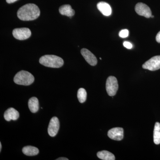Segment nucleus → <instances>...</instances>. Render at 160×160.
Instances as JSON below:
<instances>
[{
  "mask_svg": "<svg viewBox=\"0 0 160 160\" xmlns=\"http://www.w3.org/2000/svg\"><path fill=\"white\" fill-rule=\"evenodd\" d=\"M100 60H102V58H100Z\"/></svg>",
  "mask_w": 160,
  "mask_h": 160,
  "instance_id": "nucleus-26",
  "label": "nucleus"
},
{
  "mask_svg": "<svg viewBox=\"0 0 160 160\" xmlns=\"http://www.w3.org/2000/svg\"><path fill=\"white\" fill-rule=\"evenodd\" d=\"M60 128V123L57 117L52 118L49 122L48 128V132L52 137L55 136L57 134Z\"/></svg>",
  "mask_w": 160,
  "mask_h": 160,
  "instance_id": "nucleus-8",
  "label": "nucleus"
},
{
  "mask_svg": "<svg viewBox=\"0 0 160 160\" xmlns=\"http://www.w3.org/2000/svg\"><path fill=\"white\" fill-rule=\"evenodd\" d=\"M19 116V113L16 109L13 108H10L5 111L4 117L6 121L9 122L11 120L15 121L17 120Z\"/></svg>",
  "mask_w": 160,
  "mask_h": 160,
  "instance_id": "nucleus-11",
  "label": "nucleus"
},
{
  "mask_svg": "<svg viewBox=\"0 0 160 160\" xmlns=\"http://www.w3.org/2000/svg\"><path fill=\"white\" fill-rule=\"evenodd\" d=\"M68 158H59L57 159L56 160H68Z\"/></svg>",
  "mask_w": 160,
  "mask_h": 160,
  "instance_id": "nucleus-23",
  "label": "nucleus"
},
{
  "mask_svg": "<svg viewBox=\"0 0 160 160\" xmlns=\"http://www.w3.org/2000/svg\"><path fill=\"white\" fill-rule=\"evenodd\" d=\"M59 11L62 15L66 16L71 18L75 14V11L72 8L71 6L69 5H64L61 6L59 9Z\"/></svg>",
  "mask_w": 160,
  "mask_h": 160,
  "instance_id": "nucleus-13",
  "label": "nucleus"
},
{
  "mask_svg": "<svg viewBox=\"0 0 160 160\" xmlns=\"http://www.w3.org/2000/svg\"><path fill=\"white\" fill-rule=\"evenodd\" d=\"M142 68L150 71H155L160 69V56L152 58L143 64Z\"/></svg>",
  "mask_w": 160,
  "mask_h": 160,
  "instance_id": "nucleus-5",
  "label": "nucleus"
},
{
  "mask_svg": "<svg viewBox=\"0 0 160 160\" xmlns=\"http://www.w3.org/2000/svg\"><path fill=\"white\" fill-rule=\"evenodd\" d=\"M98 157L103 160H114L115 159L114 155L106 150L99 151L97 153Z\"/></svg>",
  "mask_w": 160,
  "mask_h": 160,
  "instance_id": "nucleus-16",
  "label": "nucleus"
},
{
  "mask_svg": "<svg viewBox=\"0 0 160 160\" xmlns=\"http://www.w3.org/2000/svg\"><path fill=\"white\" fill-rule=\"evenodd\" d=\"M129 33V31H128V30H127V29H122V30H121V31L120 32L119 35L120 37L126 38L128 36Z\"/></svg>",
  "mask_w": 160,
  "mask_h": 160,
  "instance_id": "nucleus-19",
  "label": "nucleus"
},
{
  "mask_svg": "<svg viewBox=\"0 0 160 160\" xmlns=\"http://www.w3.org/2000/svg\"><path fill=\"white\" fill-rule=\"evenodd\" d=\"M39 62L43 66L53 68H60L64 64V61L62 58L53 55L43 56L40 58Z\"/></svg>",
  "mask_w": 160,
  "mask_h": 160,
  "instance_id": "nucleus-2",
  "label": "nucleus"
},
{
  "mask_svg": "<svg viewBox=\"0 0 160 160\" xmlns=\"http://www.w3.org/2000/svg\"><path fill=\"white\" fill-rule=\"evenodd\" d=\"M123 46L128 49H131L132 47L131 43L128 42H124L123 43Z\"/></svg>",
  "mask_w": 160,
  "mask_h": 160,
  "instance_id": "nucleus-20",
  "label": "nucleus"
},
{
  "mask_svg": "<svg viewBox=\"0 0 160 160\" xmlns=\"http://www.w3.org/2000/svg\"><path fill=\"white\" fill-rule=\"evenodd\" d=\"M40 10L37 6L34 4L24 5L18 9L17 12L18 18L24 21H32L39 17Z\"/></svg>",
  "mask_w": 160,
  "mask_h": 160,
  "instance_id": "nucleus-1",
  "label": "nucleus"
},
{
  "mask_svg": "<svg viewBox=\"0 0 160 160\" xmlns=\"http://www.w3.org/2000/svg\"><path fill=\"white\" fill-rule=\"evenodd\" d=\"M98 9L104 16H109L112 13V9L109 4L105 2H100L97 4Z\"/></svg>",
  "mask_w": 160,
  "mask_h": 160,
  "instance_id": "nucleus-12",
  "label": "nucleus"
},
{
  "mask_svg": "<svg viewBox=\"0 0 160 160\" xmlns=\"http://www.w3.org/2000/svg\"><path fill=\"white\" fill-rule=\"evenodd\" d=\"M6 1L7 3L10 4V3H13L14 2H16L18 0H6Z\"/></svg>",
  "mask_w": 160,
  "mask_h": 160,
  "instance_id": "nucleus-22",
  "label": "nucleus"
},
{
  "mask_svg": "<svg viewBox=\"0 0 160 160\" xmlns=\"http://www.w3.org/2000/svg\"><path fill=\"white\" fill-rule=\"evenodd\" d=\"M28 106L30 111L32 113L37 112L39 110V102L37 98H30L28 102Z\"/></svg>",
  "mask_w": 160,
  "mask_h": 160,
  "instance_id": "nucleus-14",
  "label": "nucleus"
},
{
  "mask_svg": "<svg viewBox=\"0 0 160 160\" xmlns=\"http://www.w3.org/2000/svg\"><path fill=\"white\" fill-rule=\"evenodd\" d=\"M2 143L0 142V152H1V150H2Z\"/></svg>",
  "mask_w": 160,
  "mask_h": 160,
  "instance_id": "nucleus-24",
  "label": "nucleus"
},
{
  "mask_svg": "<svg viewBox=\"0 0 160 160\" xmlns=\"http://www.w3.org/2000/svg\"><path fill=\"white\" fill-rule=\"evenodd\" d=\"M13 81L18 85L29 86L34 82V78L29 72L22 70L16 74Z\"/></svg>",
  "mask_w": 160,
  "mask_h": 160,
  "instance_id": "nucleus-3",
  "label": "nucleus"
},
{
  "mask_svg": "<svg viewBox=\"0 0 160 160\" xmlns=\"http://www.w3.org/2000/svg\"><path fill=\"white\" fill-rule=\"evenodd\" d=\"M78 98L80 103L85 102L87 98V92L84 88H80L78 92Z\"/></svg>",
  "mask_w": 160,
  "mask_h": 160,
  "instance_id": "nucleus-18",
  "label": "nucleus"
},
{
  "mask_svg": "<svg viewBox=\"0 0 160 160\" xmlns=\"http://www.w3.org/2000/svg\"><path fill=\"white\" fill-rule=\"evenodd\" d=\"M156 40L158 43H160V31L158 32L157 35L156 37Z\"/></svg>",
  "mask_w": 160,
  "mask_h": 160,
  "instance_id": "nucleus-21",
  "label": "nucleus"
},
{
  "mask_svg": "<svg viewBox=\"0 0 160 160\" xmlns=\"http://www.w3.org/2000/svg\"><path fill=\"white\" fill-rule=\"evenodd\" d=\"M81 52L86 62L89 63V65L92 66H95L97 64L98 60L96 57L88 49L84 48L82 49Z\"/></svg>",
  "mask_w": 160,
  "mask_h": 160,
  "instance_id": "nucleus-10",
  "label": "nucleus"
},
{
  "mask_svg": "<svg viewBox=\"0 0 160 160\" xmlns=\"http://www.w3.org/2000/svg\"><path fill=\"white\" fill-rule=\"evenodd\" d=\"M12 35L17 39L24 40L31 36V32L27 28H17L13 29Z\"/></svg>",
  "mask_w": 160,
  "mask_h": 160,
  "instance_id": "nucleus-6",
  "label": "nucleus"
},
{
  "mask_svg": "<svg viewBox=\"0 0 160 160\" xmlns=\"http://www.w3.org/2000/svg\"><path fill=\"white\" fill-rule=\"evenodd\" d=\"M118 89V80L113 76H109L106 83V89L107 93L110 96H113L116 94Z\"/></svg>",
  "mask_w": 160,
  "mask_h": 160,
  "instance_id": "nucleus-4",
  "label": "nucleus"
},
{
  "mask_svg": "<svg viewBox=\"0 0 160 160\" xmlns=\"http://www.w3.org/2000/svg\"><path fill=\"white\" fill-rule=\"evenodd\" d=\"M108 136L111 139L121 141L124 137V130L120 127L112 128L108 131Z\"/></svg>",
  "mask_w": 160,
  "mask_h": 160,
  "instance_id": "nucleus-9",
  "label": "nucleus"
},
{
  "mask_svg": "<svg viewBox=\"0 0 160 160\" xmlns=\"http://www.w3.org/2000/svg\"><path fill=\"white\" fill-rule=\"evenodd\" d=\"M22 152L26 155L33 156L39 153V149L36 147L32 146H26L23 147Z\"/></svg>",
  "mask_w": 160,
  "mask_h": 160,
  "instance_id": "nucleus-15",
  "label": "nucleus"
},
{
  "mask_svg": "<svg viewBox=\"0 0 160 160\" xmlns=\"http://www.w3.org/2000/svg\"><path fill=\"white\" fill-rule=\"evenodd\" d=\"M153 142L156 145L160 144V123L156 122L153 131Z\"/></svg>",
  "mask_w": 160,
  "mask_h": 160,
  "instance_id": "nucleus-17",
  "label": "nucleus"
},
{
  "mask_svg": "<svg viewBox=\"0 0 160 160\" xmlns=\"http://www.w3.org/2000/svg\"><path fill=\"white\" fill-rule=\"evenodd\" d=\"M151 17L153 18H154V16H153L151 15Z\"/></svg>",
  "mask_w": 160,
  "mask_h": 160,
  "instance_id": "nucleus-25",
  "label": "nucleus"
},
{
  "mask_svg": "<svg viewBox=\"0 0 160 160\" xmlns=\"http://www.w3.org/2000/svg\"><path fill=\"white\" fill-rule=\"evenodd\" d=\"M135 10L137 13L140 16L146 18L151 17L152 12L149 6L143 3H138L136 5Z\"/></svg>",
  "mask_w": 160,
  "mask_h": 160,
  "instance_id": "nucleus-7",
  "label": "nucleus"
}]
</instances>
